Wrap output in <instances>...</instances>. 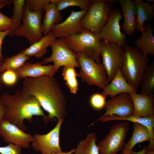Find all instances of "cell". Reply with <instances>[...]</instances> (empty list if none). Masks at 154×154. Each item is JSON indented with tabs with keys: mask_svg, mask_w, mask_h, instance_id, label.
<instances>
[{
	"mask_svg": "<svg viewBox=\"0 0 154 154\" xmlns=\"http://www.w3.org/2000/svg\"><path fill=\"white\" fill-rule=\"evenodd\" d=\"M129 125L124 121L113 125L109 133L97 144L99 154H117L123 148Z\"/></svg>",
	"mask_w": 154,
	"mask_h": 154,
	"instance_id": "obj_7",
	"label": "cell"
},
{
	"mask_svg": "<svg viewBox=\"0 0 154 154\" xmlns=\"http://www.w3.org/2000/svg\"><path fill=\"white\" fill-rule=\"evenodd\" d=\"M56 39L55 35L50 31L39 40L20 52L29 57L34 56L37 58H41L46 53L47 48Z\"/></svg>",
	"mask_w": 154,
	"mask_h": 154,
	"instance_id": "obj_22",
	"label": "cell"
},
{
	"mask_svg": "<svg viewBox=\"0 0 154 154\" xmlns=\"http://www.w3.org/2000/svg\"><path fill=\"white\" fill-rule=\"evenodd\" d=\"M147 151V146H145L141 150L136 152L132 149H123L122 152L120 154H145Z\"/></svg>",
	"mask_w": 154,
	"mask_h": 154,
	"instance_id": "obj_38",
	"label": "cell"
},
{
	"mask_svg": "<svg viewBox=\"0 0 154 154\" xmlns=\"http://www.w3.org/2000/svg\"><path fill=\"white\" fill-rule=\"evenodd\" d=\"M153 29L149 23H145L141 32V35L135 42L136 48L144 56H154Z\"/></svg>",
	"mask_w": 154,
	"mask_h": 154,
	"instance_id": "obj_21",
	"label": "cell"
},
{
	"mask_svg": "<svg viewBox=\"0 0 154 154\" xmlns=\"http://www.w3.org/2000/svg\"><path fill=\"white\" fill-rule=\"evenodd\" d=\"M87 10H72L70 15L63 21L54 25L51 31L56 38H64L80 33L84 30L81 19Z\"/></svg>",
	"mask_w": 154,
	"mask_h": 154,
	"instance_id": "obj_14",
	"label": "cell"
},
{
	"mask_svg": "<svg viewBox=\"0 0 154 154\" xmlns=\"http://www.w3.org/2000/svg\"><path fill=\"white\" fill-rule=\"evenodd\" d=\"M91 3V1L89 0H59L56 5L59 11L72 6L78 7L81 10H87Z\"/></svg>",
	"mask_w": 154,
	"mask_h": 154,
	"instance_id": "obj_31",
	"label": "cell"
},
{
	"mask_svg": "<svg viewBox=\"0 0 154 154\" xmlns=\"http://www.w3.org/2000/svg\"><path fill=\"white\" fill-rule=\"evenodd\" d=\"M10 29L4 31H0V62L2 63L4 59L1 52V46L3 39L7 35H9Z\"/></svg>",
	"mask_w": 154,
	"mask_h": 154,
	"instance_id": "obj_37",
	"label": "cell"
},
{
	"mask_svg": "<svg viewBox=\"0 0 154 154\" xmlns=\"http://www.w3.org/2000/svg\"><path fill=\"white\" fill-rule=\"evenodd\" d=\"M62 75L70 93L74 94H76L78 90L79 84L77 77H79V75L76 72L75 67L72 66H64Z\"/></svg>",
	"mask_w": 154,
	"mask_h": 154,
	"instance_id": "obj_30",
	"label": "cell"
},
{
	"mask_svg": "<svg viewBox=\"0 0 154 154\" xmlns=\"http://www.w3.org/2000/svg\"><path fill=\"white\" fill-rule=\"evenodd\" d=\"M123 46V59L121 71L127 81L137 90L149 64V60L135 47L125 44Z\"/></svg>",
	"mask_w": 154,
	"mask_h": 154,
	"instance_id": "obj_3",
	"label": "cell"
},
{
	"mask_svg": "<svg viewBox=\"0 0 154 154\" xmlns=\"http://www.w3.org/2000/svg\"><path fill=\"white\" fill-rule=\"evenodd\" d=\"M2 63L0 62V65H1V64ZM1 73H0V91H1V89L2 88V82L1 81Z\"/></svg>",
	"mask_w": 154,
	"mask_h": 154,
	"instance_id": "obj_43",
	"label": "cell"
},
{
	"mask_svg": "<svg viewBox=\"0 0 154 154\" xmlns=\"http://www.w3.org/2000/svg\"><path fill=\"white\" fill-rule=\"evenodd\" d=\"M50 3V0H27L25 4L30 10L43 13Z\"/></svg>",
	"mask_w": 154,
	"mask_h": 154,
	"instance_id": "obj_32",
	"label": "cell"
},
{
	"mask_svg": "<svg viewBox=\"0 0 154 154\" xmlns=\"http://www.w3.org/2000/svg\"><path fill=\"white\" fill-rule=\"evenodd\" d=\"M45 11V14L41 24L43 36L48 34L54 25L61 22L62 19L60 12L57 10L55 4L50 3Z\"/></svg>",
	"mask_w": 154,
	"mask_h": 154,
	"instance_id": "obj_24",
	"label": "cell"
},
{
	"mask_svg": "<svg viewBox=\"0 0 154 154\" xmlns=\"http://www.w3.org/2000/svg\"><path fill=\"white\" fill-rule=\"evenodd\" d=\"M91 1V4L81 19V25L84 30L98 35L109 18L112 5L117 1Z\"/></svg>",
	"mask_w": 154,
	"mask_h": 154,
	"instance_id": "obj_4",
	"label": "cell"
},
{
	"mask_svg": "<svg viewBox=\"0 0 154 154\" xmlns=\"http://www.w3.org/2000/svg\"><path fill=\"white\" fill-rule=\"evenodd\" d=\"M145 154H154V150H147Z\"/></svg>",
	"mask_w": 154,
	"mask_h": 154,
	"instance_id": "obj_42",
	"label": "cell"
},
{
	"mask_svg": "<svg viewBox=\"0 0 154 154\" xmlns=\"http://www.w3.org/2000/svg\"><path fill=\"white\" fill-rule=\"evenodd\" d=\"M50 46L52 50L51 55L43 59L41 62L42 65L52 62L57 71L62 66L80 68L77 53L69 48L63 38H56Z\"/></svg>",
	"mask_w": 154,
	"mask_h": 154,
	"instance_id": "obj_8",
	"label": "cell"
},
{
	"mask_svg": "<svg viewBox=\"0 0 154 154\" xmlns=\"http://www.w3.org/2000/svg\"><path fill=\"white\" fill-rule=\"evenodd\" d=\"M133 102L132 116L139 117H148L154 115V95H145L137 92L128 93Z\"/></svg>",
	"mask_w": 154,
	"mask_h": 154,
	"instance_id": "obj_16",
	"label": "cell"
},
{
	"mask_svg": "<svg viewBox=\"0 0 154 154\" xmlns=\"http://www.w3.org/2000/svg\"><path fill=\"white\" fill-rule=\"evenodd\" d=\"M137 92V90L130 85L123 75L121 68H119L111 81L103 89L102 94L112 98L120 94Z\"/></svg>",
	"mask_w": 154,
	"mask_h": 154,
	"instance_id": "obj_18",
	"label": "cell"
},
{
	"mask_svg": "<svg viewBox=\"0 0 154 154\" xmlns=\"http://www.w3.org/2000/svg\"><path fill=\"white\" fill-rule=\"evenodd\" d=\"M115 120L127 121L142 124L148 129L151 136L154 137V115L148 117H136L131 115L127 117L121 118L116 115H112L107 116L101 119H98L96 121H100L102 122H104Z\"/></svg>",
	"mask_w": 154,
	"mask_h": 154,
	"instance_id": "obj_25",
	"label": "cell"
},
{
	"mask_svg": "<svg viewBox=\"0 0 154 154\" xmlns=\"http://www.w3.org/2000/svg\"><path fill=\"white\" fill-rule=\"evenodd\" d=\"M58 71L54 65H44L40 62H26L16 71L19 79L37 78L43 76H54Z\"/></svg>",
	"mask_w": 154,
	"mask_h": 154,
	"instance_id": "obj_17",
	"label": "cell"
},
{
	"mask_svg": "<svg viewBox=\"0 0 154 154\" xmlns=\"http://www.w3.org/2000/svg\"><path fill=\"white\" fill-rule=\"evenodd\" d=\"M8 4L4 3L0 5V10ZM12 21L11 18L3 14L0 11V31H4L10 29Z\"/></svg>",
	"mask_w": 154,
	"mask_h": 154,
	"instance_id": "obj_35",
	"label": "cell"
},
{
	"mask_svg": "<svg viewBox=\"0 0 154 154\" xmlns=\"http://www.w3.org/2000/svg\"><path fill=\"white\" fill-rule=\"evenodd\" d=\"M106 97L102 93H95L90 96L89 103L91 107L96 110H101L105 108Z\"/></svg>",
	"mask_w": 154,
	"mask_h": 154,
	"instance_id": "obj_34",
	"label": "cell"
},
{
	"mask_svg": "<svg viewBox=\"0 0 154 154\" xmlns=\"http://www.w3.org/2000/svg\"><path fill=\"white\" fill-rule=\"evenodd\" d=\"M5 112V107L0 99V123L1 120L4 117Z\"/></svg>",
	"mask_w": 154,
	"mask_h": 154,
	"instance_id": "obj_39",
	"label": "cell"
},
{
	"mask_svg": "<svg viewBox=\"0 0 154 154\" xmlns=\"http://www.w3.org/2000/svg\"><path fill=\"white\" fill-rule=\"evenodd\" d=\"M42 14L30 10L25 4L22 24L14 35L25 37L31 44L39 40L43 36L41 29Z\"/></svg>",
	"mask_w": 154,
	"mask_h": 154,
	"instance_id": "obj_9",
	"label": "cell"
},
{
	"mask_svg": "<svg viewBox=\"0 0 154 154\" xmlns=\"http://www.w3.org/2000/svg\"><path fill=\"white\" fill-rule=\"evenodd\" d=\"M25 0H13V5L12 17L11 18L12 23L9 35L11 37L14 35L15 32L21 26Z\"/></svg>",
	"mask_w": 154,
	"mask_h": 154,
	"instance_id": "obj_29",
	"label": "cell"
},
{
	"mask_svg": "<svg viewBox=\"0 0 154 154\" xmlns=\"http://www.w3.org/2000/svg\"><path fill=\"white\" fill-rule=\"evenodd\" d=\"M136 11V28L141 32L146 21L152 20L154 16V4L145 2L143 0H134Z\"/></svg>",
	"mask_w": 154,
	"mask_h": 154,
	"instance_id": "obj_23",
	"label": "cell"
},
{
	"mask_svg": "<svg viewBox=\"0 0 154 154\" xmlns=\"http://www.w3.org/2000/svg\"><path fill=\"white\" fill-rule=\"evenodd\" d=\"M33 96L40 106L48 114L45 122L54 118L63 119L66 114V100L56 80L53 76H43L23 79L22 88Z\"/></svg>",
	"mask_w": 154,
	"mask_h": 154,
	"instance_id": "obj_1",
	"label": "cell"
},
{
	"mask_svg": "<svg viewBox=\"0 0 154 154\" xmlns=\"http://www.w3.org/2000/svg\"><path fill=\"white\" fill-rule=\"evenodd\" d=\"M69 48L77 53H83L101 63V42L98 36L84 30L81 33L63 38Z\"/></svg>",
	"mask_w": 154,
	"mask_h": 154,
	"instance_id": "obj_5",
	"label": "cell"
},
{
	"mask_svg": "<svg viewBox=\"0 0 154 154\" xmlns=\"http://www.w3.org/2000/svg\"><path fill=\"white\" fill-rule=\"evenodd\" d=\"M122 17L119 9L112 10L107 21L98 35L100 39L108 43L123 46L127 36L121 30L120 22Z\"/></svg>",
	"mask_w": 154,
	"mask_h": 154,
	"instance_id": "obj_11",
	"label": "cell"
},
{
	"mask_svg": "<svg viewBox=\"0 0 154 154\" xmlns=\"http://www.w3.org/2000/svg\"><path fill=\"white\" fill-rule=\"evenodd\" d=\"M117 2L121 7L123 18V29L126 34L131 35L136 28V11L134 1L131 0H118Z\"/></svg>",
	"mask_w": 154,
	"mask_h": 154,
	"instance_id": "obj_19",
	"label": "cell"
},
{
	"mask_svg": "<svg viewBox=\"0 0 154 154\" xmlns=\"http://www.w3.org/2000/svg\"><path fill=\"white\" fill-rule=\"evenodd\" d=\"M12 3V0H0V5L4 3H7L9 5Z\"/></svg>",
	"mask_w": 154,
	"mask_h": 154,
	"instance_id": "obj_41",
	"label": "cell"
},
{
	"mask_svg": "<svg viewBox=\"0 0 154 154\" xmlns=\"http://www.w3.org/2000/svg\"><path fill=\"white\" fill-rule=\"evenodd\" d=\"M133 123V130L131 137L125 145V148L132 149L135 145L140 143L148 141L147 150H154V137L148 129L145 126L137 122Z\"/></svg>",
	"mask_w": 154,
	"mask_h": 154,
	"instance_id": "obj_20",
	"label": "cell"
},
{
	"mask_svg": "<svg viewBox=\"0 0 154 154\" xmlns=\"http://www.w3.org/2000/svg\"><path fill=\"white\" fill-rule=\"evenodd\" d=\"M21 147L11 143L5 146L0 147L1 154H21Z\"/></svg>",
	"mask_w": 154,
	"mask_h": 154,
	"instance_id": "obj_36",
	"label": "cell"
},
{
	"mask_svg": "<svg viewBox=\"0 0 154 154\" xmlns=\"http://www.w3.org/2000/svg\"><path fill=\"white\" fill-rule=\"evenodd\" d=\"M77 54V61L80 70L79 77L82 81L103 89L108 84L107 74L102 63H97L83 53Z\"/></svg>",
	"mask_w": 154,
	"mask_h": 154,
	"instance_id": "obj_6",
	"label": "cell"
},
{
	"mask_svg": "<svg viewBox=\"0 0 154 154\" xmlns=\"http://www.w3.org/2000/svg\"><path fill=\"white\" fill-rule=\"evenodd\" d=\"M105 113L98 119L107 116L116 115L120 118L127 117L132 115L133 106L132 100L127 93L120 94L106 102Z\"/></svg>",
	"mask_w": 154,
	"mask_h": 154,
	"instance_id": "obj_15",
	"label": "cell"
},
{
	"mask_svg": "<svg viewBox=\"0 0 154 154\" xmlns=\"http://www.w3.org/2000/svg\"><path fill=\"white\" fill-rule=\"evenodd\" d=\"M0 135L5 143L23 148H29L33 141V135L31 134L25 133L4 118L0 123Z\"/></svg>",
	"mask_w": 154,
	"mask_h": 154,
	"instance_id": "obj_13",
	"label": "cell"
},
{
	"mask_svg": "<svg viewBox=\"0 0 154 154\" xmlns=\"http://www.w3.org/2000/svg\"><path fill=\"white\" fill-rule=\"evenodd\" d=\"M0 99L5 109L4 118L24 131L27 129L24 120L31 123L34 116H43V120L46 117L37 99L22 88L13 94H3Z\"/></svg>",
	"mask_w": 154,
	"mask_h": 154,
	"instance_id": "obj_2",
	"label": "cell"
},
{
	"mask_svg": "<svg viewBox=\"0 0 154 154\" xmlns=\"http://www.w3.org/2000/svg\"><path fill=\"white\" fill-rule=\"evenodd\" d=\"M19 79L16 71L11 70H7L1 73L2 83L7 86H14L17 83Z\"/></svg>",
	"mask_w": 154,
	"mask_h": 154,
	"instance_id": "obj_33",
	"label": "cell"
},
{
	"mask_svg": "<svg viewBox=\"0 0 154 154\" xmlns=\"http://www.w3.org/2000/svg\"><path fill=\"white\" fill-rule=\"evenodd\" d=\"M30 57L21 52L11 57L4 59L0 65V73H2L7 70L16 71L21 68Z\"/></svg>",
	"mask_w": 154,
	"mask_h": 154,
	"instance_id": "obj_27",
	"label": "cell"
},
{
	"mask_svg": "<svg viewBox=\"0 0 154 154\" xmlns=\"http://www.w3.org/2000/svg\"><path fill=\"white\" fill-rule=\"evenodd\" d=\"M100 54L108 83L123 63L124 47L115 43H108L100 40Z\"/></svg>",
	"mask_w": 154,
	"mask_h": 154,
	"instance_id": "obj_10",
	"label": "cell"
},
{
	"mask_svg": "<svg viewBox=\"0 0 154 154\" xmlns=\"http://www.w3.org/2000/svg\"><path fill=\"white\" fill-rule=\"evenodd\" d=\"M97 138L95 132L87 135L84 139L79 142L74 154H99L96 144Z\"/></svg>",
	"mask_w": 154,
	"mask_h": 154,
	"instance_id": "obj_26",
	"label": "cell"
},
{
	"mask_svg": "<svg viewBox=\"0 0 154 154\" xmlns=\"http://www.w3.org/2000/svg\"><path fill=\"white\" fill-rule=\"evenodd\" d=\"M64 119L58 120L56 125L47 133L33 135L31 147L42 154H52L62 152L60 145V133Z\"/></svg>",
	"mask_w": 154,
	"mask_h": 154,
	"instance_id": "obj_12",
	"label": "cell"
},
{
	"mask_svg": "<svg viewBox=\"0 0 154 154\" xmlns=\"http://www.w3.org/2000/svg\"><path fill=\"white\" fill-rule=\"evenodd\" d=\"M75 151V149H73L71 151L67 152H62L60 153H53L52 154H72L74 153Z\"/></svg>",
	"mask_w": 154,
	"mask_h": 154,
	"instance_id": "obj_40",
	"label": "cell"
},
{
	"mask_svg": "<svg viewBox=\"0 0 154 154\" xmlns=\"http://www.w3.org/2000/svg\"><path fill=\"white\" fill-rule=\"evenodd\" d=\"M140 94L151 95L154 93V62L149 64L141 83Z\"/></svg>",
	"mask_w": 154,
	"mask_h": 154,
	"instance_id": "obj_28",
	"label": "cell"
}]
</instances>
